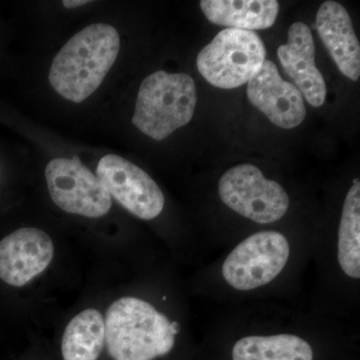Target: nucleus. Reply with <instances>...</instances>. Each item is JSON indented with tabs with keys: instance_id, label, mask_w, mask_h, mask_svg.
<instances>
[{
	"instance_id": "1",
	"label": "nucleus",
	"mask_w": 360,
	"mask_h": 360,
	"mask_svg": "<svg viewBox=\"0 0 360 360\" xmlns=\"http://www.w3.org/2000/svg\"><path fill=\"white\" fill-rule=\"evenodd\" d=\"M103 277L105 354L110 360H205L191 335L186 291L174 262L97 266Z\"/></svg>"
},
{
	"instance_id": "2",
	"label": "nucleus",
	"mask_w": 360,
	"mask_h": 360,
	"mask_svg": "<svg viewBox=\"0 0 360 360\" xmlns=\"http://www.w3.org/2000/svg\"><path fill=\"white\" fill-rule=\"evenodd\" d=\"M314 245H300L285 232L264 229L252 232L194 277L193 288L229 302L276 296L300 276Z\"/></svg>"
},
{
	"instance_id": "3",
	"label": "nucleus",
	"mask_w": 360,
	"mask_h": 360,
	"mask_svg": "<svg viewBox=\"0 0 360 360\" xmlns=\"http://www.w3.org/2000/svg\"><path fill=\"white\" fill-rule=\"evenodd\" d=\"M258 317V316H255ZM241 319L202 343L205 360H350L354 343L331 319Z\"/></svg>"
},
{
	"instance_id": "4",
	"label": "nucleus",
	"mask_w": 360,
	"mask_h": 360,
	"mask_svg": "<svg viewBox=\"0 0 360 360\" xmlns=\"http://www.w3.org/2000/svg\"><path fill=\"white\" fill-rule=\"evenodd\" d=\"M120 33L106 23H94L71 37L56 54L49 70L52 89L71 103L94 94L115 65Z\"/></svg>"
},
{
	"instance_id": "5",
	"label": "nucleus",
	"mask_w": 360,
	"mask_h": 360,
	"mask_svg": "<svg viewBox=\"0 0 360 360\" xmlns=\"http://www.w3.org/2000/svg\"><path fill=\"white\" fill-rule=\"evenodd\" d=\"M196 101L191 75L156 71L139 87L132 123L150 139L163 141L191 122Z\"/></svg>"
},
{
	"instance_id": "6",
	"label": "nucleus",
	"mask_w": 360,
	"mask_h": 360,
	"mask_svg": "<svg viewBox=\"0 0 360 360\" xmlns=\"http://www.w3.org/2000/svg\"><path fill=\"white\" fill-rule=\"evenodd\" d=\"M44 180L54 206L82 221L98 224L110 217L116 205L101 179L78 158L49 161Z\"/></svg>"
},
{
	"instance_id": "7",
	"label": "nucleus",
	"mask_w": 360,
	"mask_h": 360,
	"mask_svg": "<svg viewBox=\"0 0 360 360\" xmlns=\"http://www.w3.org/2000/svg\"><path fill=\"white\" fill-rule=\"evenodd\" d=\"M219 200L232 212L259 225L281 221L290 210L288 191L276 180L266 179L255 165H236L221 175Z\"/></svg>"
},
{
	"instance_id": "8",
	"label": "nucleus",
	"mask_w": 360,
	"mask_h": 360,
	"mask_svg": "<svg viewBox=\"0 0 360 360\" xmlns=\"http://www.w3.org/2000/svg\"><path fill=\"white\" fill-rule=\"evenodd\" d=\"M266 58L264 41L250 30L226 28L198 53V71L213 86L236 89L250 82Z\"/></svg>"
},
{
	"instance_id": "9",
	"label": "nucleus",
	"mask_w": 360,
	"mask_h": 360,
	"mask_svg": "<svg viewBox=\"0 0 360 360\" xmlns=\"http://www.w3.org/2000/svg\"><path fill=\"white\" fill-rule=\"evenodd\" d=\"M96 174L116 205L135 219L151 222L165 212V193L155 179L122 156L108 155L98 161Z\"/></svg>"
},
{
	"instance_id": "10",
	"label": "nucleus",
	"mask_w": 360,
	"mask_h": 360,
	"mask_svg": "<svg viewBox=\"0 0 360 360\" xmlns=\"http://www.w3.org/2000/svg\"><path fill=\"white\" fill-rule=\"evenodd\" d=\"M248 97L253 106L281 129H295L307 116L302 94L295 84L283 79L270 60H265L248 82Z\"/></svg>"
},
{
	"instance_id": "11",
	"label": "nucleus",
	"mask_w": 360,
	"mask_h": 360,
	"mask_svg": "<svg viewBox=\"0 0 360 360\" xmlns=\"http://www.w3.org/2000/svg\"><path fill=\"white\" fill-rule=\"evenodd\" d=\"M277 56L310 105L321 106L326 101V82L315 65L314 40L309 26L300 21L293 23L288 30V44L278 47Z\"/></svg>"
},
{
	"instance_id": "12",
	"label": "nucleus",
	"mask_w": 360,
	"mask_h": 360,
	"mask_svg": "<svg viewBox=\"0 0 360 360\" xmlns=\"http://www.w3.org/2000/svg\"><path fill=\"white\" fill-rule=\"evenodd\" d=\"M319 37L338 70L356 82L360 77V45L347 9L335 1H326L316 14Z\"/></svg>"
},
{
	"instance_id": "13",
	"label": "nucleus",
	"mask_w": 360,
	"mask_h": 360,
	"mask_svg": "<svg viewBox=\"0 0 360 360\" xmlns=\"http://www.w3.org/2000/svg\"><path fill=\"white\" fill-rule=\"evenodd\" d=\"M200 7L214 25L250 32L274 25L279 11L276 0H202Z\"/></svg>"
},
{
	"instance_id": "14",
	"label": "nucleus",
	"mask_w": 360,
	"mask_h": 360,
	"mask_svg": "<svg viewBox=\"0 0 360 360\" xmlns=\"http://www.w3.org/2000/svg\"><path fill=\"white\" fill-rule=\"evenodd\" d=\"M89 4H91V1H89V0H65V1H63V6L66 7V8H77V7Z\"/></svg>"
},
{
	"instance_id": "15",
	"label": "nucleus",
	"mask_w": 360,
	"mask_h": 360,
	"mask_svg": "<svg viewBox=\"0 0 360 360\" xmlns=\"http://www.w3.org/2000/svg\"><path fill=\"white\" fill-rule=\"evenodd\" d=\"M0 175H1V169H0Z\"/></svg>"
},
{
	"instance_id": "16",
	"label": "nucleus",
	"mask_w": 360,
	"mask_h": 360,
	"mask_svg": "<svg viewBox=\"0 0 360 360\" xmlns=\"http://www.w3.org/2000/svg\"><path fill=\"white\" fill-rule=\"evenodd\" d=\"M350 360H356V359H350Z\"/></svg>"
}]
</instances>
